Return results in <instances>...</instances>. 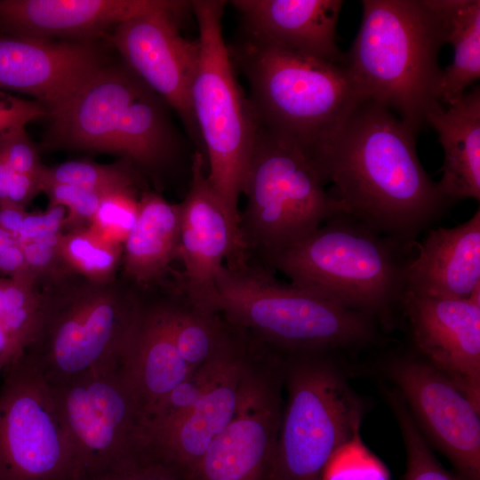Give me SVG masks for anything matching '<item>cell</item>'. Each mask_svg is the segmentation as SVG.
I'll return each instance as SVG.
<instances>
[{"mask_svg": "<svg viewBox=\"0 0 480 480\" xmlns=\"http://www.w3.org/2000/svg\"><path fill=\"white\" fill-rule=\"evenodd\" d=\"M415 138L391 110L365 100L305 153L348 215L416 247L451 205L424 170Z\"/></svg>", "mask_w": 480, "mask_h": 480, "instance_id": "obj_1", "label": "cell"}, {"mask_svg": "<svg viewBox=\"0 0 480 480\" xmlns=\"http://www.w3.org/2000/svg\"><path fill=\"white\" fill-rule=\"evenodd\" d=\"M416 247L381 235L348 213L332 217L266 267L291 284L387 327L403 315L407 268Z\"/></svg>", "mask_w": 480, "mask_h": 480, "instance_id": "obj_2", "label": "cell"}, {"mask_svg": "<svg viewBox=\"0 0 480 480\" xmlns=\"http://www.w3.org/2000/svg\"><path fill=\"white\" fill-rule=\"evenodd\" d=\"M362 5L345 65L366 100L388 108L417 135L428 113L442 105L439 16L431 0H364Z\"/></svg>", "mask_w": 480, "mask_h": 480, "instance_id": "obj_3", "label": "cell"}, {"mask_svg": "<svg viewBox=\"0 0 480 480\" xmlns=\"http://www.w3.org/2000/svg\"><path fill=\"white\" fill-rule=\"evenodd\" d=\"M259 124L307 151L366 100L348 67L243 36L228 46Z\"/></svg>", "mask_w": 480, "mask_h": 480, "instance_id": "obj_4", "label": "cell"}, {"mask_svg": "<svg viewBox=\"0 0 480 480\" xmlns=\"http://www.w3.org/2000/svg\"><path fill=\"white\" fill-rule=\"evenodd\" d=\"M213 312L237 329L295 351L364 346L377 338L376 322L292 284L250 259L221 268Z\"/></svg>", "mask_w": 480, "mask_h": 480, "instance_id": "obj_5", "label": "cell"}, {"mask_svg": "<svg viewBox=\"0 0 480 480\" xmlns=\"http://www.w3.org/2000/svg\"><path fill=\"white\" fill-rule=\"evenodd\" d=\"M197 22L199 61L191 105L208 156L207 181L241 241L238 200L259 122L239 84L222 35L225 1H191Z\"/></svg>", "mask_w": 480, "mask_h": 480, "instance_id": "obj_6", "label": "cell"}, {"mask_svg": "<svg viewBox=\"0 0 480 480\" xmlns=\"http://www.w3.org/2000/svg\"><path fill=\"white\" fill-rule=\"evenodd\" d=\"M242 195L241 241L247 258L255 254L264 267L330 218L348 213L300 145L260 124Z\"/></svg>", "mask_w": 480, "mask_h": 480, "instance_id": "obj_7", "label": "cell"}, {"mask_svg": "<svg viewBox=\"0 0 480 480\" xmlns=\"http://www.w3.org/2000/svg\"><path fill=\"white\" fill-rule=\"evenodd\" d=\"M50 388L77 480H114L152 457L146 413L121 361Z\"/></svg>", "mask_w": 480, "mask_h": 480, "instance_id": "obj_8", "label": "cell"}, {"mask_svg": "<svg viewBox=\"0 0 480 480\" xmlns=\"http://www.w3.org/2000/svg\"><path fill=\"white\" fill-rule=\"evenodd\" d=\"M41 331L28 353L49 385L121 361L140 301L110 284L44 292Z\"/></svg>", "mask_w": 480, "mask_h": 480, "instance_id": "obj_9", "label": "cell"}, {"mask_svg": "<svg viewBox=\"0 0 480 480\" xmlns=\"http://www.w3.org/2000/svg\"><path fill=\"white\" fill-rule=\"evenodd\" d=\"M292 367L271 480H322L334 452L359 431L363 404L332 364L305 359Z\"/></svg>", "mask_w": 480, "mask_h": 480, "instance_id": "obj_10", "label": "cell"}, {"mask_svg": "<svg viewBox=\"0 0 480 480\" xmlns=\"http://www.w3.org/2000/svg\"><path fill=\"white\" fill-rule=\"evenodd\" d=\"M0 386V480H77L70 438L50 385L24 353Z\"/></svg>", "mask_w": 480, "mask_h": 480, "instance_id": "obj_11", "label": "cell"}, {"mask_svg": "<svg viewBox=\"0 0 480 480\" xmlns=\"http://www.w3.org/2000/svg\"><path fill=\"white\" fill-rule=\"evenodd\" d=\"M187 13L158 11L135 16L116 26L110 40L128 68L177 112L199 144L202 140L191 105L199 42L180 33V21Z\"/></svg>", "mask_w": 480, "mask_h": 480, "instance_id": "obj_12", "label": "cell"}, {"mask_svg": "<svg viewBox=\"0 0 480 480\" xmlns=\"http://www.w3.org/2000/svg\"><path fill=\"white\" fill-rule=\"evenodd\" d=\"M391 376L431 443L451 461L460 480H480V409L425 360L405 357Z\"/></svg>", "mask_w": 480, "mask_h": 480, "instance_id": "obj_13", "label": "cell"}, {"mask_svg": "<svg viewBox=\"0 0 480 480\" xmlns=\"http://www.w3.org/2000/svg\"><path fill=\"white\" fill-rule=\"evenodd\" d=\"M190 169L189 188L180 204V256L184 264L181 293L194 307L214 313L216 280L223 260L240 262L246 253L207 181L200 150L194 153Z\"/></svg>", "mask_w": 480, "mask_h": 480, "instance_id": "obj_14", "label": "cell"}, {"mask_svg": "<svg viewBox=\"0 0 480 480\" xmlns=\"http://www.w3.org/2000/svg\"><path fill=\"white\" fill-rule=\"evenodd\" d=\"M403 316L425 361L480 409V300L406 292Z\"/></svg>", "mask_w": 480, "mask_h": 480, "instance_id": "obj_15", "label": "cell"}, {"mask_svg": "<svg viewBox=\"0 0 480 480\" xmlns=\"http://www.w3.org/2000/svg\"><path fill=\"white\" fill-rule=\"evenodd\" d=\"M282 414L276 389L250 372L238 409L189 480H271Z\"/></svg>", "mask_w": 480, "mask_h": 480, "instance_id": "obj_16", "label": "cell"}, {"mask_svg": "<svg viewBox=\"0 0 480 480\" xmlns=\"http://www.w3.org/2000/svg\"><path fill=\"white\" fill-rule=\"evenodd\" d=\"M104 62L103 54L91 42L0 34V90L32 96L48 116L59 111Z\"/></svg>", "mask_w": 480, "mask_h": 480, "instance_id": "obj_17", "label": "cell"}, {"mask_svg": "<svg viewBox=\"0 0 480 480\" xmlns=\"http://www.w3.org/2000/svg\"><path fill=\"white\" fill-rule=\"evenodd\" d=\"M191 1L0 0V34L39 39L91 42L138 15L189 12Z\"/></svg>", "mask_w": 480, "mask_h": 480, "instance_id": "obj_18", "label": "cell"}, {"mask_svg": "<svg viewBox=\"0 0 480 480\" xmlns=\"http://www.w3.org/2000/svg\"><path fill=\"white\" fill-rule=\"evenodd\" d=\"M148 88L127 65H105L50 116L44 147L114 153L124 110Z\"/></svg>", "mask_w": 480, "mask_h": 480, "instance_id": "obj_19", "label": "cell"}, {"mask_svg": "<svg viewBox=\"0 0 480 480\" xmlns=\"http://www.w3.org/2000/svg\"><path fill=\"white\" fill-rule=\"evenodd\" d=\"M237 351L196 404L177 420L148 428L153 456L188 478L235 416L251 372Z\"/></svg>", "mask_w": 480, "mask_h": 480, "instance_id": "obj_20", "label": "cell"}, {"mask_svg": "<svg viewBox=\"0 0 480 480\" xmlns=\"http://www.w3.org/2000/svg\"><path fill=\"white\" fill-rule=\"evenodd\" d=\"M244 35L286 49L345 64L337 44L340 0H233Z\"/></svg>", "mask_w": 480, "mask_h": 480, "instance_id": "obj_21", "label": "cell"}, {"mask_svg": "<svg viewBox=\"0 0 480 480\" xmlns=\"http://www.w3.org/2000/svg\"><path fill=\"white\" fill-rule=\"evenodd\" d=\"M407 292L464 300L480 287V211L452 228H431L418 241L406 274Z\"/></svg>", "mask_w": 480, "mask_h": 480, "instance_id": "obj_22", "label": "cell"}, {"mask_svg": "<svg viewBox=\"0 0 480 480\" xmlns=\"http://www.w3.org/2000/svg\"><path fill=\"white\" fill-rule=\"evenodd\" d=\"M121 364L146 417L193 370L180 354L168 328L164 304L140 303Z\"/></svg>", "mask_w": 480, "mask_h": 480, "instance_id": "obj_23", "label": "cell"}, {"mask_svg": "<svg viewBox=\"0 0 480 480\" xmlns=\"http://www.w3.org/2000/svg\"><path fill=\"white\" fill-rule=\"evenodd\" d=\"M438 133L444 153L438 190L450 204L480 199V89L452 104L432 110L426 118Z\"/></svg>", "mask_w": 480, "mask_h": 480, "instance_id": "obj_24", "label": "cell"}, {"mask_svg": "<svg viewBox=\"0 0 480 480\" xmlns=\"http://www.w3.org/2000/svg\"><path fill=\"white\" fill-rule=\"evenodd\" d=\"M180 204L144 191L135 223L123 245L125 275L138 284L159 279L180 256Z\"/></svg>", "mask_w": 480, "mask_h": 480, "instance_id": "obj_25", "label": "cell"}, {"mask_svg": "<svg viewBox=\"0 0 480 480\" xmlns=\"http://www.w3.org/2000/svg\"><path fill=\"white\" fill-rule=\"evenodd\" d=\"M443 29L444 44L453 48V60L442 74L441 103L452 104L480 77V1L431 0Z\"/></svg>", "mask_w": 480, "mask_h": 480, "instance_id": "obj_26", "label": "cell"}, {"mask_svg": "<svg viewBox=\"0 0 480 480\" xmlns=\"http://www.w3.org/2000/svg\"><path fill=\"white\" fill-rule=\"evenodd\" d=\"M171 336L185 362L194 370L236 348V342L216 313L203 311L185 298L164 304Z\"/></svg>", "mask_w": 480, "mask_h": 480, "instance_id": "obj_27", "label": "cell"}, {"mask_svg": "<svg viewBox=\"0 0 480 480\" xmlns=\"http://www.w3.org/2000/svg\"><path fill=\"white\" fill-rule=\"evenodd\" d=\"M59 250L68 268L89 283L110 284L123 258V245L110 243L89 226L62 233Z\"/></svg>", "mask_w": 480, "mask_h": 480, "instance_id": "obj_28", "label": "cell"}, {"mask_svg": "<svg viewBox=\"0 0 480 480\" xmlns=\"http://www.w3.org/2000/svg\"><path fill=\"white\" fill-rule=\"evenodd\" d=\"M44 308L37 283L0 276V324L23 353L38 338Z\"/></svg>", "mask_w": 480, "mask_h": 480, "instance_id": "obj_29", "label": "cell"}, {"mask_svg": "<svg viewBox=\"0 0 480 480\" xmlns=\"http://www.w3.org/2000/svg\"><path fill=\"white\" fill-rule=\"evenodd\" d=\"M40 178L93 190L100 195L134 188L136 183L132 163L124 158L111 164L85 160H72L52 167L44 166Z\"/></svg>", "mask_w": 480, "mask_h": 480, "instance_id": "obj_30", "label": "cell"}, {"mask_svg": "<svg viewBox=\"0 0 480 480\" xmlns=\"http://www.w3.org/2000/svg\"><path fill=\"white\" fill-rule=\"evenodd\" d=\"M389 399L405 445L404 480H460L448 472L434 455L408 407L396 396L390 395Z\"/></svg>", "mask_w": 480, "mask_h": 480, "instance_id": "obj_31", "label": "cell"}, {"mask_svg": "<svg viewBox=\"0 0 480 480\" xmlns=\"http://www.w3.org/2000/svg\"><path fill=\"white\" fill-rule=\"evenodd\" d=\"M138 202L135 188L102 195L89 227L103 239L124 245L137 218Z\"/></svg>", "mask_w": 480, "mask_h": 480, "instance_id": "obj_32", "label": "cell"}, {"mask_svg": "<svg viewBox=\"0 0 480 480\" xmlns=\"http://www.w3.org/2000/svg\"><path fill=\"white\" fill-rule=\"evenodd\" d=\"M41 191L50 201L49 207L60 205L68 209L65 228L68 230L88 226L95 214L101 195L76 185L54 182L40 178Z\"/></svg>", "mask_w": 480, "mask_h": 480, "instance_id": "obj_33", "label": "cell"}, {"mask_svg": "<svg viewBox=\"0 0 480 480\" xmlns=\"http://www.w3.org/2000/svg\"><path fill=\"white\" fill-rule=\"evenodd\" d=\"M62 233L20 243L28 268L37 283L40 277L60 282L66 275L72 273L63 261L59 250Z\"/></svg>", "mask_w": 480, "mask_h": 480, "instance_id": "obj_34", "label": "cell"}, {"mask_svg": "<svg viewBox=\"0 0 480 480\" xmlns=\"http://www.w3.org/2000/svg\"><path fill=\"white\" fill-rule=\"evenodd\" d=\"M0 155L11 168L20 173L40 178L44 168L38 149L25 127L14 129L0 139Z\"/></svg>", "mask_w": 480, "mask_h": 480, "instance_id": "obj_35", "label": "cell"}, {"mask_svg": "<svg viewBox=\"0 0 480 480\" xmlns=\"http://www.w3.org/2000/svg\"><path fill=\"white\" fill-rule=\"evenodd\" d=\"M49 114L37 101L11 95L0 90V139L7 132L25 127L33 120Z\"/></svg>", "mask_w": 480, "mask_h": 480, "instance_id": "obj_36", "label": "cell"}, {"mask_svg": "<svg viewBox=\"0 0 480 480\" xmlns=\"http://www.w3.org/2000/svg\"><path fill=\"white\" fill-rule=\"evenodd\" d=\"M40 191V178L14 171L0 155V201L25 208Z\"/></svg>", "mask_w": 480, "mask_h": 480, "instance_id": "obj_37", "label": "cell"}, {"mask_svg": "<svg viewBox=\"0 0 480 480\" xmlns=\"http://www.w3.org/2000/svg\"><path fill=\"white\" fill-rule=\"evenodd\" d=\"M66 217L67 210L60 205L49 207L43 213L27 212L16 238L19 243H25L62 233Z\"/></svg>", "mask_w": 480, "mask_h": 480, "instance_id": "obj_38", "label": "cell"}, {"mask_svg": "<svg viewBox=\"0 0 480 480\" xmlns=\"http://www.w3.org/2000/svg\"><path fill=\"white\" fill-rule=\"evenodd\" d=\"M114 480H189L186 476L152 457Z\"/></svg>", "mask_w": 480, "mask_h": 480, "instance_id": "obj_39", "label": "cell"}, {"mask_svg": "<svg viewBox=\"0 0 480 480\" xmlns=\"http://www.w3.org/2000/svg\"><path fill=\"white\" fill-rule=\"evenodd\" d=\"M0 276L37 283L28 268L20 243L12 244L0 254Z\"/></svg>", "mask_w": 480, "mask_h": 480, "instance_id": "obj_40", "label": "cell"}, {"mask_svg": "<svg viewBox=\"0 0 480 480\" xmlns=\"http://www.w3.org/2000/svg\"><path fill=\"white\" fill-rule=\"evenodd\" d=\"M23 354L0 324V368L2 372Z\"/></svg>", "mask_w": 480, "mask_h": 480, "instance_id": "obj_41", "label": "cell"}, {"mask_svg": "<svg viewBox=\"0 0 480 480\" xmlns=\"http://www.w3.org/2000/svg\"><path fill=\"white\" fill-rule=\"evenodd\" d=\"M18 240L16 237L6 231L5 229L0 228V254L9 246L17 243Z\"/></svg>", "mask_w": 480, "mask_h": 480, "instance_id": "obj_42", "label": "cell"}, {"mask_svg": "<svg viewBox=\"0 0 480 480\" xmlns=\"http://www.w3.org/2000/svg\"><path fill=\"white\" fill-rule=\"evenodd\" d=\"M0 372H2V370H1V368H0Z\"/></svg>", "mask_w": 480, "mask_h": 480, "instance_id": "obj_43", "label": "cell"}]
</instances>
